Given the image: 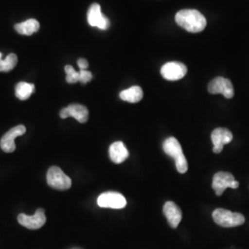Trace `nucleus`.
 <instances>
[{
    "instance_id": "12",
    "label": "nucleus",
    "mask_w": 249,
    "mask_h": 249,
    "mask_svg": "<svg viewBox=\"0 0 249 249\" xmlns=\"http://www.w3.org/2000/svg\"><path fill=\"white\" fill-rule=\"evenodd\" d=\"M59 116L63 119L72 116L80 123H86L89 118V111L87 107L82 105L72 104L66 108H63L59 113Z\"/></svg>"
},
{
    "instance_id": "2",
    "label": "nucleus",
    "mask_w": 249,
    "mask_h": 249,
    "mask_svg": "<svg viewBox=\"0 0 249 249\" xmlns=\"http://www.w3.org/2000/svg\"><path fill=\"white\" fill-rule=\"evenodd\" d=\"M162 148L167 155H169L170 157H172L174 160H176V166L178 173L180 174L187 173L188 169L187 160L178 140L174 137L168 138L167 140L164 141Z\"/></svg>"
},
{
    "instance_id": "19",
    "label": "nucleus",
    "mask_w": 249,
    "mask_h": 249,
    "mask_svg": "<svg viewBox=\"0 0 249 249\" xmlns=\"http://www.w3.org/2000/svg\"><path fill=\"white\" fill-rule=\"evenodd\" d=\"M18 63V57L15 53H9L5 59L0 60V72L11 71Z\"/></svg>"
},
{
    "instance_id": "5",
    "label": "nucleus",
    "mask_w": 249,
    "mask_h": 249,
    "mask_svg": "<svg viewBox=\"0 0 249 249\" xmlns=\"http://www.w3.org/2000/svg\"><path fill=\"white\" fill-rule=\"evenodd\" d=\"M239 182H237L231 173L228 172H218L214 175L213 179V188L217 196H222L226 188H237Z\"/></svg>"
},
{
    "instance_id": "13",
    "label": "nucleus",
    "mask_w": 249,
    "mask_h": 249,
    "mask_svg": "<svg viewBox=\"0 0 249 249\" xmlns=\"http://www.w3.org/2000/svg\"><path fill=\"white\" fill-rule=\"evenodd\" d=\"M232 141V133L225 127L215 128L212 133V142L213 143L214 153H221L223 146Z\"/></svg>"
},
{
    "instance_id": "16",
    "label": "nucleus",
    "mask_w": 249,
    "mask_h": 249,
    "mask_svg": "<svg viewBox=\"0 0 249 249\" xmlns=\"http://www.w3.org/2000/svg\"><path fill=\"white\" fill-rule=\"evenodd\" d=\"M119 96L123 101L130 104H137L142 100L143 90L140 86H132L129 89L122 90Z\"/></svg>"
},
{
    "instance_id": "10",
    "label": "nucleus",
    "mask_w": 249,
    "mask_h": 249,
    "mask_svg": "<svg viewBox=\"0 0 249 249\" xmlns=\"http://www.w3.org/2000/svg\"><path fill=\"white\" fill-rule=\"evenodd\" d=\"M26 132V127L23 124H18L11 128L5 134L0 140V147L5 152H13L16 150L15 139L19 136H22Z\"/></svg>"
},
{
    "instance_id": "22",
    "label": "nucleus",
    "mask_w": 249,
    "mask_h": 249,
    "mask_svg": "<svg viewBox=\"0 0 249 249\" xmlns=\"http://www.w3.org/2000/svg\"><path fill=\"white\" fill-rule=\"evenodd\" d=\"M78 66H79L80 71H86L89 67V63L84 58H80L78 60Z\"/></svg>"
},
{
    "instance_id": "21",
    "label": "nucleus",
    "mask_w": 249,
    "mask_h": 249,
    "mask_svg": "<svg viewBox=\"0 0 249 249\" xmlns=\"http://www.w3.org/2000/svg\"><path fill=\"white\" fill-rule=\"evenodd\" d=\"M92 79L91 72L88 71H80V82L82 84H86Z\"/></svg>"
},
{
    "instance_id": "11",
    "label": "nucleus",
    "mask_w": 249,
    "mask_h": 249,
    "mask_svg": "<svg viewBox=\"0 0 249 249\" xmlns=\"http://www.w3.org/2000/svg\"><path fill=\"white\" fill-rule=\"evenodd\" d=\"M87 18L90 26L97 27L101 30H107L110 26V21L106 16L103 15L101 6L98 3H93L90 5Z\"/></svg>"
},
{
    "instance_id": "3",
    "label": "nucleus",
    "mask_w": 249,
    "mask_h": 249,
    "mask_svg": "<svg viewBox=\"0 0 249 249\" xmlns=\"http://www.w3.org/2000/svg\"><path fill=\"white\" fill-rule=\"evenodd\" d=\"M213 218L215 223L218 225L225 227V228H231L236 227L244 224L246 222V218L243 214L239 213H232L231 211L225 210V209H216L213 213Z\"/></svg>"
},
{
    "instance_id": "7",
    "label": "nucleus",
    "mask_w": 249,
    "mask_h": 249,
    "mask_svg": "<svg viewBox=\"0 0 249 249\" xmlns=\"http://www.w3.org/2000/svg\"><path fill=\"white\" fill-rule=\"evenodd\" d=\"M187 68L181 62H169L164 64L160 69V74L163 79L175 81L183 79L187 75Z\"/></svg>"
},
{
    "instance_id": "15",
    "label": "nucleus",
    "mask_w": 249,
    "mask_h": 249,
    "mask_svg": "<svg viewBox=\"0 0 249 249\" xmlns=\"http://www.w3.org/2000/svg\"><path fill=\"white\" fill-rule=\"evenodd\" d=\"M129 153L122 142H116L113 143L109 148L110 159L116 164L122 163L127 159Z\"/></svg>"
},
{
    "instance_id": "14",
    "label": "nucleus",
    "mask_w": 249,
    "mask_h": 249,
    "mask_svg": "<svg viewBox=\"0 0 249 249\" xmlns=\"http://www.w3.org/2000/svg\"><path fill=\"white\" fill-rule=\"evenodd\" d=\"M163 213L165 215L170 226L176 229L182 220V212L178 205L173 201H167L163 206Z\"/></svg>"
},
{
    "instance_id": "8",
    "label": "nucleus",
    "mask_w": 249,
    "mask_h": 249,
    "mask_svg": "<svg viewBox=\"0 0 249 249\" xmlns=\"http://www.w3.org/2000/svg\"><path fill=\"white\" fill-rule=\"evenodd\" d=\"M97 204L101 208L119 210L126 206V200L122 194L110 191L103 193L99 196Z\"/></svg>"
},
{
    "instance_id": "17",
    "label": "nucleus",
    "mask_w": 249,
    "mask_h": 249,
    "mask_svg": "<svg viewBox=\"0 0 249 249\" xmlns=\"http://www.w3.org/2000/svg\"><path fill=\"white\" fill-rule=\"evenodd\" d=\"M14 28L19 35L30 36L39 31L40 24L38 20H36L35 18H30L25 20L24 22L16 24Z\"/></svg>"
},
{
    "instance_id": "20",
    "label": "nucleus",
    "mask_w": 249,
    "mask_h": 249,
    "mask_svg": "<svg viewBox=\"0 0 249 249\" xmlns=\"http://www.w3.org/2000/svg\"><path fill=\"white\" fill-rule=\"evenodd\" d=\"M65 71L67 74V82L71 83V84H74L77 82H80V72H77L73 67L71 65H67L65 67Z\"/></svg>"
},
{
    "instance_id": "18",
    "label": "nucleus",
    "mask_w": 249,
    "mask_h": 249,
    "mask_svg": "<svg viewBox=\"0 0 249 249\" xmlns=\"http://www.w3.org/2000/svg\"><path fill=\"white\" fill-rule=\"evenodd\" d=\"M35 84L32 83H28V82H18L16 85L15 88V94L16 97L21 100V101H25L27 99L30 98L31 95L33 94V92L35 91Z\"/></svg>"
},
{
    "instance_id": "1",
    "label": "nucleus",
    "mask_w": 249,
    "mask_h": 249,
    "mask_svg": "<svg viewBox=\"0 0 249 249\" xmlns=\"http://www.w3.org/2000/svg\"><path fill=\"white\" fill-rule=\"evenodd\" d=\"M178 25L189 33H200L207 25V19L196 9H182L176 15Z\"/></svg>"
},
{
    "instance_id": "4",
    "label": "nucleus",
    "mask_w": 249,
    "mask_h": 249,
    "mask_svg": "<svg viewBox=\"0 0 249 249\" xmlns=\"http://www.w3.org/2000/svg\"><path fill=\"white\" fill-rule=\"evenodd\" d=\"M46 182L49 187L56 190H67L72 185L71 179L57 166H52L48 169Z\"/></svg>"
},
{
    "instance_id": "9",
    "label": "nucleus",
    "mask_w": 249,
    "mask_h": 249,
    "mask_svg": "<svg viewBox=\"0 0 249 249\" xmlns=\"http://www.w3.org/2000/svg\"><path fill=\"white\" fill-rule=\"evenodd\" d=\"M18 222L20 225L26 227L30 230H37L45 225L46 222L45 211L38 209L34 215H26L20 213L18 216Z\"/></svg>"
},
{
    "instance_id": "6",
    "label": "nucleus",
    "mask_w": 249,
    "mask_h": 249,
    "mask_svg": "<svg viewBox=\"0 0 249 249\" xmlns=\"http://www.w3.org/2000/svg\"><path fill=\"white\" fill-rule=\"evenodd\" d=\"M208 90L212 94H223L225 98L231 99L234 95L233 86L231 80L223 77H217L208 85Z\"/></svg>"
},
{
    "instance_id": "23",
    "label": "nucleus",
    "mask_w": 249,
    "mask_h": 249,
    "mask_svg": "<svg viewBox=\"0 0 249 249\" xmlns=\"http://www.w3.org/2000/svg\"><path fill=\"white\" fill-rule=\"evenodd\" d=\"M2 59V53H0V60Z\"/></svg>"
}]
</instances>
